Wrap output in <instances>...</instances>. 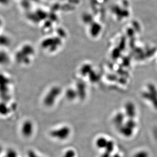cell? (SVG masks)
<instances>
[{"mask_svg": "<svg viewBox=\"0 0 157 157\" xmlns=\"http://www.w3.org/2000/svg\"><path fill=\"white\" fill-rule=\"evenodd\" d=\"M59 92L57 88H54L48 93L44 100V103L47 107H51L54 104Z\"/></svg>", "mask_w": 157, "mask_h": 157, "instance_id": "cell-3", "label": "cell"}, {"mask_svg": "<svg viewBox=\"0 0 157 157\" xmlns=\"http://www.w3.org/2000/svg\"><path fill=\"white\" fill-rule=\"evenodd\" d=\"M75 152L71 149V150L67 151L62 157H75Z\"/></svg>", "mask_w": 157, "mask_h": 157, "instance_id": "cell-11", "label": "cell"}, {"mask_svg": "<svg viewBox=\"0 0 157 157\" xmlns=\"http://www.w3.org/2000/svg\"><path fill=\"white\" fill-rule=\"evenodd\" d=\"M27 157H42L38 155L35 151L32 149H30L28 151Z\"/></svg>", "mask_w": 157, "mask_h": 157, "instance_id": "cell-10", "label": "cell"}, {"mask_svg": "<svg viewBox=\"0 0 157 157\" xmlns=\"http://www.w3.org/2000/svg\"><path fill=\"white\" fill-rule=\"evenodd\" d=\"M34 127L32 121L26 120L21 125V131L22 135L26 138H29L33 134Z\"/></svg>", "mask_w": 157, "mask_h": 157, "instance_id": "cell-2", "label": "cell"}, {"mask_svg": "<svg viewBox=\"0 0 157 157\" xmlns=\"http://www.w3.org/2000/svg\"><path fill=\"white\" fill-rule=\"evenodd\" d=\"M148 156L149 155L146 152L141 151L137 153L136 155L134 156V157H148Z\"/></svg>", "mask_w": 157, "mask_h": 157, "instance_id": "cell-12", "label": "cell"}, {"mask_svg": "<svg viewBox=\"0 0 157 157\" xmlns=\"http://www.w3.org/2000/svg\"><path fill=\"white\" fill-rule=\"evenodd\" d=\"M10 112V108L4 102L0 103V115L5 116Z\"/></svg>", "mask_w": 157, "mask_h": 157, "instance_id": "cell-6", "label": "cell"}, {"mask_svg": "<svg viewBox=\"0 0 157 157\" xmlns=\"http://www.w3.org/2000/svg\"><path fill=\"white\" fill-rule=\"evenodd\" d=\"M108 143V141H107L106 138L101 137L97 140L96 144L97 147L99 148H101V149L105 148L106 149Z\"/></svg>", "mask_w": 157, "mask_h": 157, "instance_id": "cell-8", "label": "cell"}, {"mask_svg": "<svg viewBox=\"0 0 157 157\" xmlns=\"http://www.w3.org/2000/svg\"><path fill=\"white\" fill-rule=\"evenodd\" d=\"M120 157V156H118V155H115V157Z\"/></svg>", "mask_w": 157, "mask_h": 157, "instance_id": "cell-14", "label": "cell"}, {"mask_svg": "<svg viewBox=\"0 0 157 157\" xmlns=\"http://www.w3.org/2000/svg\"><path fill=\"white\" fill-rule=\"evenodd\" d=\"M133 129L129 127L127 125H124L120 127V132L124 136H127V137H129V136L132 135L133 133Z\"/></svg>", "mask_w": 157, "mask_h": 157, "instance_id": "cell-5", "label": "cell"}, {"mask_svg": "<svg viewBox=\"0 0 157 157\" xmlns=\"http://www.w3.org/2000/svg\"><path fill=\"white\" fill-rule=\"evenodd\" d=\"M5 157H19V156L16 151L12 149H9L7 152Z\"/></svg>", "mask_w": 157, "mask_h": 157, "instance_id": "cell-9", "label": "cell"}, {"mask_svg": "<svg viewBox=\"0 0 157 157\" xmlns=\"http://www.w3.org/2000/svg\"><path fill=\"white\" fill-rule=\"evenodd\" d=\"M124 117L123 114L122 113H118L117 114L115 115L114 119V122L115 123V125L118 127H120L122 126V124L123 123Z\"/></svg>", "mask_w": 157, "mask_h": 157, "instance_id": "cell-7", "label": "cell"}, {"mask_svg": "<svg viewBox=\"0 0 157 157\" xmlns=\"http://www.w3.org/2000/svg\"><path fill=\"white\" fill-rule=\"evenodd\" d=\"M2 150H3L2 147V146H1V145H0V154L2 153Z\"/></svg>", "mask_w": 157, "mask_h": 157, "instance_id": "cell-13", "label": "cell"}, {"mask_svg": "<svg viewBox=\"0 0 157 157\" xmlns=\"http://www.w3.org/2000/svg\"><path fill=\"white\" fill-rule=\"evenodd\" d=\"M126 113L130 118L134 117L136 114V109L134 104L131 103H128L126 105Z\"/></svg>", "mask_w": 157, "mask_h": 157, "instance_id": "cell-4", "label": "cell"}, {"mask_svg": "<svg viewBox=\"0 0 157 157\" xmlns=\"http://www.w3.org/2000/svg\"><path fill=\"white\" fill-rule=\"evenodd\" d=\"M71 129L67 126H64L52 131L50 136L56 139L62 141L65 140L69 137L71 134Z\"/></svg>", "mask_w": 157, "mask_h": 157, "instance_id": "cell-1", "label": "cell"}]
</instances>
